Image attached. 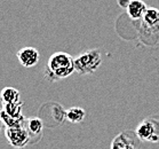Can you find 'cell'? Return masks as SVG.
I'll return each instance as SVG.
<instances>
[{
  "instance_id": "7a4b0ae2",
  "label": "cell",
  "mask_w": 159,
  "mask_h": 149,
  "mask_svg": "<svg viewBox=\"0 0 159 149\" xmlns=\"http://www.w3.org/2000/svg\"><path fill=\"white\" fill-rule=\"evenodd\" d=\"M75 71L79 75L94 73L102 63V56L98 49H89L81 53L73 60Z\"/></svg>"
},
{
  "instance_id": "3957f363",
  "label": "cell",
  "mask_w": 159,
  "mask_h": 149,
  "mask_svg": "<svg viewBox=\"0 0 159 149\" xmlns=\"http://www.w3.org/2000/svg\"><path fill=\"white\" fill-rule=\"evenodd\" d=\"M135 133L141 141L159 142V116L142 120L136 127Z\"/></svg>"
},
{
  "instance_id": "4fadbf2b",
  "label": "cell",
  "mask_w": 159,
  "mask_h": 149,
  "mask_svg": "<svg viewBox=\"0 0 159 149\" xmlns=\"http://www.w3.org/2000/svg\"><path fill=\"white\" fill-rule=\"evenodd\" d=\"M142 18L149 28H156L159 24V11L156 8H148Z\"/></svg>"
},
{
  "instance_id": "7c38bea8",
  "label": "cell",
  "mask_w": 159,
  "mask_h": 149,
  "mask_svg": "<svg viewBox=\"0 0 159 149\" xmlns=\"http://www.w3.org/2000/svg\"><path fill=\"white\" fill-rule=\"evenodd\" d=\"M2 110L13 118H22L23 116V102H15V103H7L2 105Z\"/></svg>"
},
{
  "instance_id": "6da1fadb",
  "label": "cell",
  "mask_w": 159,
  "mask_h": 149,
  "mask_svg": "<svg viewBox=\"0 0 159 149\" xmlns=\"http://www.w3.org/2000/svg\"><path fill=\"white\" fill-rule=\"evenodd\" d=\"M75 58L68 53L56 52L47 61V68L43 71V78L48 81H57L69 77L75 71Z\"/></svg>"
},
{
  "instance_id": "ba28073f",
  "label": "cell",
  "mask_w": 159,
  "mask_h": 149,
  "mask_svg": "<svg viewBox=\"0 0 159 149\" xmlns=\"http://www.w3.org/2000/svg\"><path fill=\"white\" fill-rule=\"evenodd\" d=\"M0 100L2 102V105H7V103H15V102H20L21 100V93L18 90L14 87H5L2 91L0 92Z\"/></svg>"
},
{
  "instance_id": "8fae6325",
  "label": "cell",
  "mask_w": 159,
  "mask_h": 149,
  "mask_svg": "<svg viewBox=\"0 0 159 149\" xmlns=\"http://www.w3.org/2000/svg\"><path fill=\"white\" fill-rule=\"evenodd\" d=\"M0 119H1V123L5 124L6 127L8 128H14V127H20V126H24L25 124V118L22 117V118H13L9 115L5 113L4 110H0Z\"/></svg>"
},
{
  "instance_id": "5bb4252c",
  "label": "cell",
  "mask_w": 159,
  "mask_h": 149,
  "mask_svg": "<svg viewBox=\"0 0 159 149\" xmlns=\"http://www.w3.org/2000/svg\"><path fill=\"white\" fill-rule=\"evenodd\" d=\"M129 2H130V0H118V5H119L123 9H127Z\"/></svg>"
},
{
  "instance_id": "52a82bcc",
  "label": "cell",
  "mask_w": 159,
  "mask_h": 149,
  "mask_svg": "<svg viewBox=\"0 0 159 149\" xmlns=\"http://www.w3.org/2000/svg\"><path fill=\"white\" fill-rule=\"evenodd\" d=\"M147 5L142 0H130L129 5L127 7V14L132 20H140L147 12Z\"/></svg>"
},
{
  "instance_id": "277c9868",
  "label": "cell",
  "mask_w": 159,
  "mask_h": 149,
  "mask_svg": "<svg viewBox=\"0 0 159 149\" xmlns=\"http://www.w3.org/2000/svg\"><path fill=\"white\" fill-rule=\"evenodd\" d=\"M5 135H6L8 142L11 143V146H13L16 149H23L30 142V135L26 131L25 125L14 127V128L6 127Z\"/></svg>"
},
{
  "instance_id": "9c48e42d",
  "label": "cell",
  "mask_w": 159,
  "mask_h": 149,
  "mask_svg": "<svg viewBox=\"0 0 159 149\" xmlns=\"http://www.w3.org/2000/svg\"><path fill=\"white\" fill-rule=\"evenodd\" d=\"M25 128L30 135V141L32 135H41L43 128V122L39 117H32L29 119H25Z\"/></svg>"
},
{
  "instance_id": "8992f818",
  "label": "cell",
  "mask_w": 159,
  "mask_h": 149,
  "mask_svg": "<svg viewBox=\"0 0 159 149\" xmlns=\"http://www.w3.org/2000/svg\"><path fill=\"white\" fill-rule=\"evenodd\" d=\"M17 58L18 62L21 63L24 68H33L38 64L40 60V54L38 49L34 47H24L21 48L17 52Z\"/></svg>"
},
{
  "instance_id": "9a60e30c",
  "label": "cell",
  "mask_w": 159,
  "mask_h": 149,
  "mask_svg": "<svg viewBox=\"0 0 159 149\" xmlns=\"http://www.w3.org/2000/svg\"><path fill=\"white\" fill-rule=\"evenodd\" d=\"M1 124L2 123H1V119H0V130H1Z\"/></svg>"
},
{
  "instance_id": "30bf717a",
  "label": "cell",
  "mask_w": 159,
  "mask_h": 149,
  "mask_svg": "<svg viewBox=\"0 0 159 149\" xmlns=\"http://www.w3.org/2000/svg\"><path fill=\"white\" fill-rule=\"evenodd\" d=\"M86 117V113L80 107H71L65 111V118L71 123H81Z\"/></svg>"
},
{
  "instance_id": "5b68a950",
  "label": "cell",
  "mask_w": 159,
  "mask_h": 149,
  "mask_svg": "<svg viewBox=\"0 0 159 149\" xmlns=\"http://www.w3.org/2000/svg\"><path fill=\"white\" fill-rule=\"evenodd\" d=\"M140 141L134 131H124L113 138L111 149H139Z\"/></svg>"
}]
</instances>
